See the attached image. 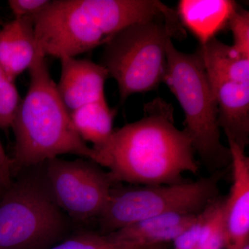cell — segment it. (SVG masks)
<instances>
[{"mask_svg": "<svg viewBox=\"0 0 249 249\" xmlns=\"http://www.w3.org/2000/svg\"><path fill=\"white\" fill-rule=\"evenodd\" d=\"M201 214H161L134 223L109 234L117 240L145 247L163 245L174 242L189 230L199 220Z\"/></svg>", "mask_w": 249, "mask_h": 249, "instance_id": "obj_14", "label": "cell"}, {"mask_svg": "<svg viewBox=\"0 0 249 249\" xmlns=\"http://www.w3.org/2000/svg\"><path fill=\"white\" fill-rule=\"evenodd\" d=\"M160 11L157 0H52L34 20L37 53L74 58Z\"/></svg>", "mask_w": 249, "mask_h": 249, "instance_id": "obj_2", "label": "cell"}, {"mask_svg": "<svg viewBox=\"0 0 249 249\" xmlns=\"http://www.w3.org/2000/svg\"><path fill=\"white\" fill-rule=\"evenodd\" d=\"M0 196V249H49L70 222L49 191L43 163L18 174Z\"/></svg>", "mask_w": 249, "mask_h": 249, "instance_id": "obj_5", "label": "cell"}, {"mask_svg": "<svg viewBox=\"0 0 249 249\" xmlns=\"http://www.w3.org/2000/svg\"><path fill=\"white\" fill-rule=\"evenodd\" d=\"M154 248H155V247H150V248H147L145 249H154Z\"/></svg>", "mask_w": 249, "mask_h": 249, "instance_id": "obj_25", "label": "cell"}, {"mask_svg": "<svg viewBox=\"0 0 249 249\" xmlns=\"http://www.w3.org/2000/svg\"><path fill=\"white\" fill-rule=\"evenodd\" d=\"M229 142L231 155L232 184L223 200L225 249H239L249 244V158L245 149Z\"/></svg>", "mask_w": 249, "mask_h": 249, "instance_id": "obj_9", "label": "cell"}, {"mask_svg": "<svg viewBox=\"0 0 249 249\" xmlns=\"http://www.w3.org/2000/svg\"><path fill=\"white\" fill-rule=\"evenodd\" d=\"M61 73L57 85L59 95L70 112L106 97L105 84L109 73L101 64L88 59H60Z\"/></svg>", "mask_w": 249, "mask_h": 249, "instance_id": "obj_10", "label": "cell"}, {"mask_svg": "<svg viewBox=\"0 0 249 249\" xmlns=\"http://www.w3.org/2000/svg\"><path fill=\"white\" fill-rule=\"evenodd\" d=\"M219 173L176 184L114 183L104 211L98 218L107 235L148 219L169 213L199 214L219 199Z\"/></svg>", "mask_w": 249, "mask_h": 249, "instance_id": "obj_7", "label": "cell"}, {"mask_svg": "<svg viewBox=\"0 0 249 249\" xmlns=\"http://www.w3.org/2000/svg\"><path fill=\"white\" fill-rule=\"evenodd\" d=\"M143 246L114 238L110 234L80 231L49 249H145Z\"/></svg>", "mask_w": 249, "mask_h": 249, "instance_id": "obj_17", "label": "cell"}, {"mask_svg": "<svg viewBox=\"0 0 249 249\" xmlns=\"http://www.w3.org/2000/svg\"><path fill=\"white\" fill-rule=\"evenodd\" d=\"M154 249H163V248H162V245H160L157 246V247H156Z\"/></svg>", "mask_w": 249, "mask_h": 249, "instance_id": "obj_24", "label": "cell"}, {"mask_svg": "<svg viewBox=\"0 0 249 249\" xmlns=\"http://www.w3.org/2000/svg\"><path fill=\"white\" fill-rule=\"evenodd\" d=\"M52 0H9L8 5L14 19H34L50 4Z\"/></svg>", "mask_w": 249, "mask_h": 249, "instance_id": "obj_20", "label": "cell"}, {"mask_svg": "<svg viewBox=\"0 0 249 249\" xmlns=\"http://www.w3.org/2000/svg\"><path fill=\"white\" fill-rule=\"evenodd\" d=\"M196 52L210 78L249 83V58L237 53L232 46L214 37L199 46Z\"/></svg>", "mask_w": 249, "mask_h": 249, "instance_id": "obj_15", "label": "cell"}, {"mask_svg": "<svg viewBox=\"0 0 249 249\" xmlns=\"http://www.w3.org/2000/svg\"><path fill=\"white\" fill-rule=\"evenodd\" d=\"M93 161L114 183L176 184L185 173L197 174L191 139L175 124L174 108L161 98L145 105L140 120L114 132L104 145L92 148Z\"/></svg>", "mask_w": 249, "mask_h": 249, "instance_id": "obj_1", "label": "cell"}, {"mask_svg": "<svg viewBox=\"0 0 249 249\" xmlns=\"http://www.w3.org/2000/svg\"><path fill=\"white\" fill-rule=\"evenodd\" d=\"M19 91L6 76L0 66V127L6 129L11 127L13 121L20 104Z\"/></svg>", "mask_w": 249, "mask_h": 249, "instance_id": "obj_18", "label": "cell"}, {"mask_svg": "<svg viewBox=\"0 0 249 249\" xmlns=\"http://www.w3.org/2000/svg\"><path fill=\"white\" fill-rule=\"evenodd\" d=\"M36 55L29 71L30 83L11 128L15 135L13 175L60 155L93 160L92 147L80 138L62 102L46 62Z\"/></svg>", "mask_w": 249, "mask_h": 249, "instance_id": "obj_3", "label": "cell"}, {"mask_svg": "<svg viewBox=\"0 0 249 249\" xmlns=\"http://www.w3.org/2000/svg\"><path fill=\"white\" fill-rule=\"evenodd\" d=\"M239 249H249V244H247V245L244 246L243 247Z\"/></svg>", "mask_w": 249, "mask_h": 249, "instance_id": "obj_23", "label": "cell"}, {"mask_svg": "<svg viewBox=\"0 0 249 249\" xmlns=\"http://www.w3.org/2000/svg\"><path fill=\"white\" fill-rule=\"evenodd\" d=\"M36 55L34 19H14L0 29V66L11 81L29 70Z\"/></svg>", "mask_w": 249, "mask_h": 249, "instance_id": "obj_13", "label": "cell"}, {"mask_svg": "<svg viewBox=\"0 0 249 249\" xmlns=\"http://www.w3.org/2000/svg\"><path fill=\"white\" fill-rule=\"evenodd\" d=\"M178 12L168 7L160 16L116 33L105 45L101 65L117 83L121 103L157 89L163 82L167 47L186 36Z\"/></svg>", "mask_w": 249, "mask_h": 249, "instance_id": "obj_4", "label": "cell"}, {"mask_svg": "<svg viewBox=\"0 0 249 249\" xmlns=\"http://www.w3.org/2000/svg\"><path fill=\"white\" fill-rule=\"evenodd\" d=\"M54 201L76 222L98 219L104 211L114 183L109 173L89 159H52L43 163Z\"/></svg>", "mask_w": 249, "mask_h": 249, "instance_id": "obj_8", "label": "cell"}, {"mask_svg": "<svg viewBox=\"0 0 249 249\" xmlns=\"http://www.w3.org/2000/svg\"><path fill=\"white\" fill-rule=\"evenodd\" d=\"M229 26L233 36L232 48L242 56L249 58V11L237 10L231 19Z\"/></svg>", "mask_w": 249, "mask_h": 249, "instance_id": "obj_19", "label": "cell"}, {"mask_svg": "<svg viewBox=\"0 0 249 249\" xmlns=\"http://www.w3.org/2000/svg\"><path fill=\"white\" fill-rule=\"evenodd\" d=\"M14 180V176L11 172L4 169L0 165V196L6 191Z\"/></svg>", "mask_w": 249, "mask_h": 249, "instance_id": "obj_21", "label": "cell"}, {"mask_svg": "<svg viewBox=\"0 0 249 249\" xmlns=\"http://www.w3.org/2000/svg\"><path fill=\"white\" fill-rule=\"evenodd\" d=\"M208 78L217 103L219 127L228 142L245 150L249 143V83Z\"/></svg>", "mask_w": 249, "mask_h": 249, "instance_id": "obj_11", "label": "cell"}, {"mask_svg": "<svg viewBox=\"0 0 249 249\" xmlns=\"http://www.w3.org/2000/svg\"><path fill=\"white\" fill-rule=\"evenodd\" d=\"M163 82L182 107L183 130L191 139L201 163L214 173L231 165L230 150L221 141L217 103L197 52L183 53L170 40Z\"/></svg>", "mask_w": 249, "mask_h": 249, "instance_id": "obj_6", "label": "cell"}, {"mask_svg": "<svg viewBox=\"0 0 249 249\" xmlns=\"http://www.w3.org/2000/svg\"><path fill=\"white\" fill-rule=\"evenodd\" d=\"M116 111L109 107L106 97L88 103L70 112L77 133L92 148L102 146L114 132Z\"/></svg>", "mask_w": 249, "mask_h": 249, "instance_id": "obj_16", "label": "cell"}, {"mask_svg": "<svg viewBox=\"0 0 249 249\" xmlns=\"http://www.w3.org/2000/svg\"><path fill=\"white\" fill-rule=\"evenodd\" d=\"M0 165L8 171L12 173V161L11 158L5 152L4 147L0 141Z\"/></svg>", "mask_w": 249, "mask_h": 249, "instance_id": "obj_22", "label": "cell"}, {"mask_svg": "<svg viewBox=\"0 0 249 249\" xmlns=\"http://www.w3.org/2000/svg\"><path fill=\"white\" fill-rule=\"evenodd\" d=\"M237 10L231 0H181L177 12L182 25L204 45L229 25Z\"/></svg>", "mask_w": 249, "mask_h": 249, "instance_id": "obj_12", "label": "cell"}]
</instances>
